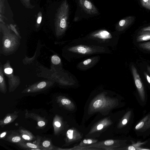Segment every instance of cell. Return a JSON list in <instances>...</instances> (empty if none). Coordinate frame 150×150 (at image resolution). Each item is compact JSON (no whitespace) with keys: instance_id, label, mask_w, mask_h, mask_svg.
<instances>
[{"instance_id":"1","label":"cell","mask_w":150,"mask_h":150,"mask_svg":"<svg viewBox=\"0 0 150 150\" xmlns=\"http://www.w3.org/2000/svg\"><path fill=\"white\" fill-rule=\"evenodd\" d=\"M77 8L74 21L82 18H88L99 15V12L96 6L90 0H75Z\"/></svg>"},{"instance_id":"2","label":"cell","mask_w":150,"mask_h":150,"mask_svg":"<svg viewBox=\"0 0 150 150\" xmlns=\"http://www.w3.org/2000/svg\"><path fill=\"white\" fill-rule=\"evenodd\" d=\"M69 6L66 0L62 2L58 13L57 18L60 28L64 29L67 27L69 15Z\"/></svg>"},{"instance_id":"3","label":"cell","mask_w":150,"mask_h":150,"mask_svg":"<svg viewBox=\"0 0 150 150\" xmlns=\"http://www.w3.org/2000/svg\"><path fill=\"white\" fill-rule=\"evenodd\" d=\"M131 69L135 84L140 99L142 101L144 102L145 100V95L143 83L136 68L133 65H132Z\"/></svg>"},{"instance_id":"4","label":"cell","mask_w":150,"mask_h":150,"mask_svg":"<svg viewBox=\"0 0 150 150\" xmlns=\"http://www.w3.org/2000/svg\"><path fill=\"white\" fill-rule=\"evenodd\" d=\"M135 19L134 17L129 16L123 18L120 21L116 26L117 29L119 31H122L133 22Z\"/></svg>"},{"instance_id":"5","label":"cell","mask_w":150,"mask_h":150,"mask_svg":"<svg viewBox=\"0 0 150 150\" xmlns=\"http://www.w3.org/2000/svg\"><path fill=\"white\" fill-rule=\"evenodd\" d=\"M150 129V114L144 117L136 125L135 127L136 130L144 132Z\"/></svg>"},{"instance_id":"6","label":"cell","mask_w":150,"mask_h":150,"mask_svg":"<svg viewBox=\"0 0 150 150\" xmlns=\"http://www.w3.org/2000/svg\"><path fill=\"white\" fill-rule=\"evenodd\" d=\"M70 50L74 52H76L81 54H86L91 52L92 49L86 46L79 45L73 47Z\"/></svg>"},{"instance_id":"7","label":"cell","mask_w":150,"mask_h":150,"mask_svg":"<svg viewBox=\"0 0 150 150\" xmlns=\"http://www.w3.org/2000/svg\"><path fill=\"white\" fill-rule=\"evenodd\" d=\"M93 35L94 37L103 39L110 38H112L110 33L105 30L98 31L94 33Z\"/></svg>"},{"instance_id":"8","label":"cell","mask_w":150,"mask_h":150,"mask_svg":"<svg viewBox=\"0 0 150 150\" xmlns=\"http://www.w3.org/2000/svg\"><path fill=\"white\" fill-rule=\"evenodd\" d=\"M149 40H150V31L141 30L138 33L136 38V41L138 42Z\"/></svg>"},{"instance_id":"9","label":"cell","mask_w":150,"mask_h":150,"mask_svg":"<svg viewBox=\"0 0 150 150\" xmlns=\"http://www.w3.org/2000/svg\"><path fill=\"white\" fill-rule=\"evenodd\" d=\"M131 111H129L127 112L125 115L124 118L122 120V125H126L129 121L131 115Z\"/></svg>"},{"instance_id":"10","label":"cell","mask_w":150,"mask_h":150,"mask_svg":"<svg viewBox=\"0 0 150 150\" xmlns=\"http://www.w3.org/2000/svg\"><path fill=\"white\" fill-rule=\"evenodd\" d=\"M139 46L142 49L150 51V41L140 43L139 44Z\"/></svg>"},{"instance_id":"11","label":"cell","mask_w":150,"mask_h":150,"mask_svg":"<svg viewBox=\"0 0 150 150\" xmlns=\"http://www.w3.org/2000/svg\"><path fill=\"white\" fill-rule=\"evenodd\" d=\"M21 135L22 138L25 140L30 141L33 139V136L27 132H23Z\"/></svg>"},{"instance_id":"12","label":"cell","mask_w":150,"mask_h":150,"mask_svg":"<svg viewBox=\"0 0 150 150\" xmlns=\"http://www.w3.org/2000/svg\"><path fill=\"white\" fill-rule=\"evenodd\" d=\"M140 1L143 7L150 10V0H140Z\"/></svg>"},{"instance_id":"13","label":"cell","mask_w":150,"mask_h":150,"mask_svg":"<svg viewBox=\"0 0 150 150\" xmlns=\"http://www.w3.org/2000/svg\"><path fill=\"white\" fill-rule=\"evenodd\" d=\"M23 147H26L27 148L32 149H38V146L37 145L33 143H27L26 144H23V145H21Z\"/></svg>"},{"instance_id":"14","label":"cell","mask_w":150,"mask_h":150,"mask_svg":"<svg viewBox=\"0 0 150 150\" xmlns=\"http://www.w3.org/2000/svg\"><path fill=\"white\" fill-rule=\"evenodd\" d=\"M51 59L52 62L54 64H58L61 62V59L59 57L56 55L52 56Z\"/></svg>"},{"instance_id":"15","label":"cell","mask_w":150,"mask_h":150,"mask_svg":"<svg viewBox=\"0 0 150 150\" xmlns=\"http://www.w3.org/2000/svg\"><path fill=\"white\" fill-rule=\"evenodd\" d=\"M11 140L13 142L17 143L21 142L22 139L20 137L16 136L12 137L11 139Z\"/></svg>"},{"instance_id":"16","label":"cell","mask_w":150,"mask_h":150,"mask_svg":"<svg viewBox=\"0 0 150 150\" xmlns=\"http://www.w3.org/2000/svg\"><path fill=\"white\" fill-rule=\"evenodd\" d=\"M103 102L101 100H98L95 101L93 106L95 108H98L100 107L102 105Z\"/></svg>"},{"instance_id":"17","label":"cell","mask_w":150,"mask_h":150,"mask_svg":"<svg viewBox=\"0 0 150 150\" xmlns=\"http://www.w3.org/2000/svg\"><path fill=\"white\" fill-rule=\"evenodd\" d=\"M12 120V117L10 115H8L4 119L3 124H6L11 122Z\"/></svg>"},{"instance_id":"18","label":"cell","mask_w":150,"mask_h":150,"mask_svg":"<svg viewBox=\"0 0 150 150\" xmlns=\"http://www.w3.org/2000/svg\"><path fill=\"white\" fill-rule=\"evenodd\" d=\"M61 102L62 104L63 105H68L71 103V101L69 100L66 99V98H63L62 99L61 101Z\"/></svg>"},{"instance_id":"19","label":"cell","mask_w":150,"mask_h":150,"mask_svg":"<svg viewBox=\"0 0 150 150\" xmlns=\"http://www.w3.org/2000/svg\"><path fill=\"white\" fill-rule=\"evenodd\" d=\"M73 131L72 129H69L67 132V137L70 139L73 138Z\"/></svg>"},{"instance_id":"20","label":"cell","mask_w":150,"mask_h":150,"mask_svg":"<svg viewBox=\"0 0 150 150\" xmlns=\"http://www.w3.org/2000/svg\"><path fill=\"white\" fill-rule=\"evenodd\" d=\"M46 85V83L45 81L41 82L38 84L37 87L39 89H42L44 88Z\"/></svg>"},{"instance_id":"21","label":"cell","mask_w":150,"mask_h":150,"mask_svg":"<svg viewBox=\"0 0 150 150\" xmlns=\"http://www.w3.org/2000/svg\"><path fill=\"white\" fill-rule=\"evenodd\" d=\"M50 145V142L48 140H45L42 143V145L45 147H48Z\"/></svg>"},{"instance_id":"22","label":"cell","mask_w":150,"mask_h":150,"mask_svg":"<svg viewBox=\"0 0 150 150\" xmlns=\"http://www.w3.org/2000/svg\"><path fill=\"white\" fill-rule=\"evenodd\" d=\"M4 46L6 47H9L11 45V42L8 39H6L5 40L4 42Z\"/></svg>"},{"instance_id":"23","label":"cell","mask_w":150,"mask_h":150,"mask_svg":"<svg viewBox=\"0 0 150 150\" xmlns=\"http://www.w3.org/2000/svg\"><path fill=\"white\" fill-rule=\"evenodd\" d=\"M4 72L6 74H10L12 73L13 69L10 68H6L4 69Z\"/></svg>"},{"instance_id":"24","label":"cell","mask_w":150,"mask_h":150,"mask_svg":"<svg viewBox=\"0 0 150 150\" xmlns=\"http://www.w3.org/2000/svg\"><path fill=\"white\" fill-rule=\"evenodd\" d=\"M144 76L146 78L147 81L150 85V76L145 71L144 72Z\"/></svg>"},{"instance_id":"25","label":"cell","mask_w":150,"mask_h":150,"mask_svg":"<svg viewBox=\"0 0 150 150\" xmlns=\"http://www.w3.org/2000/svg\"><path fill=\"white\" fill-rule=\"evenodd\" d=\"M114 143V141L112 140H108L105 141L104 144L107 145H110L113 144Z\"/></svg>"},{"instance_id":"26","label":"cell","mask_w":150,"mask_h":150,"mask_svg":"<svg viewBox=\"0 0 150 150\" xmlns=\"http://www.w3.org/2000/svg\"><path fill=\"white\" fill-rule=\"evenodd\" d=\"M141 30L145 31H150V25L143 28L141 29Z\"/></svg>"},{"instance_id":"27","label":"cell","mask_w":150,"mask_h":150,"mask_svg":"<svg viewBox=\"0 0 150 150\" xmlns=\"http://www.w3.org/2000/svg\"><path fill=\"white\" fill-rule=\"evenodd\" d=\"M83 142L84 144H91L92 143V141L91 139H84L83 140Z\"/></svg>"},{"instance_id":"28","label":"cell","mask_w":150,"mask_h":150,"mask_svg":"<svg viewBox=\"0 0 150 150\" xmlns=\"http://www.w3.org/2000/svg\"><path fill=\"white\" fill-rule=\"evenodd\" d=\"M38 125L39 127H41L45 125V123L43 121H40L38 122Z\"/></svg>"},{"instance_id":"29","label":"cell","mask_w":150,"mask_h":150,"mask_svg":"<svg viewBox=\"0 0 150 150\" xmlns=\"http://www.w3.org/2000/svg\"><path fill=\"white\" fill-rule=\"evenodd\" d=\"M91 61V59H88L84 61L83 62V64L84 65H86L90 63Z\"/></svg>"},{"instance_id":"30","label":"cell","mask_w":150,"mask_h":150,"mask_svg":"<svg viewBox=\"0 0 150 150\" xmlns=\"http://www.w3.org/2000/svg\"><path fill=\"white\" fill-rule=\"evenodd\" d=\"M54 124L55 126L58 127H60L61 126L60 123L58 121L55 122L54 123Z\"/></svg>"},{"instance_id":"31","label":"cell","mask_w":150,"mask_h":150,"mask_svg":"<svg viewBox=\"0 0 150 150\" xmlns=\"http://www.w3.org/2000/svg\"><path fill=\"white\" fill-rule=\"evenodd\" d=\"M42 19V17L41 16H39L37 20V23H38V24L40 23L41 22V21Z\"/></svg>"},{"instance_id":"32","label":"cell","mask_w":150,"mask_h":150,"mask_svg":"<svg viewBox=\"0 0 150 150\" xmlns=\"http://www.w3.org/2000/svg\"><path fill=\"white\" fill-rule=\"evenodd\" d=\"M103 127V125L102 124L99 125L97 127V129L98 130H100Z\"/></svg>"},{"instance_id":"33","label":"cell","mask_w":150,"mask_h":150,"mask_svg":"<svg viewBox=\"0 0 150 150\" xmlns=\"http://www.w3.org/2000/svg\"><path fill=\"white\" fill-rule=\"evenodd\" d=\"M6 134V132H3L2 133H1L0 134V138H2L3 137H4L5 135Z\"/></svg>"},{"instance_id":"34","label":"cell","mask_w":150,"mask_h":150,"mask_svg":"<svg viewBox=\"0 0 150 150\" xmlns=\"http://www.w3.org/2000/svg\"><path fill=\"white\" fill-rule=\"evenodd\" d=\"M147 70L149 73L150 74V66H147Z\"/></svg>"},{"instance_id":"35","label":"cell","mask_w":150,"mask_h":150,"mask_svg":"<svg viewBox=\"0 0 150 150\" xmlns=\"http://www.w3.org/2000/svg\"><path fill=\"white\" fill-rule=\"evenodd\" d=\"M3 80V78L1 76H0V83H1L2 82Z\"/></svg>"}]
</instances>
